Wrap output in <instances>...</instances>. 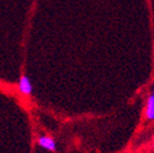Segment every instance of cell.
I'll use <instances>...</instances> for the list:
<instances>
[{
    "instance_id": "cell-1",
    "label": "cell",
    "mask_w": 154,
    "mask_h": 153,
    "mask_svg": "<svg viewBox=\"0 0 154 153\" xmlns=\"http://www.w3.org/2000/svg\"><path fill=\"white\" fill-rule=\"evenodd\" d=\"M37 145L48 152L56 151V141L49 135H39L37 137Z\"/></svg>"
},
{
    "instance_id": "cell-2",
    "label": "cell",
    "mask_w": 154,
    "mask_h": 153,
    "mask_svg": "<svg viewBox=\"0 0 154 153\" xmlns=\"http://www.w3.org/2000/svg\"><path fill=\"white\" fill-rule=\"evenodd\" d=\"M17 89L22 95H25V97H28V95H31L33 93V86H32V82L27 75H23L20 77L18 83H17Z\"/></svg>"
},
{
    "instance_id": "cell-3",
    "label": "cell",
    "mask_w": 154,
    "mask_h": 153,
    "mask_svg": "<svg viewBox=\"0 0 154 153\" xmlns=\"http://www.w3.org/2000/svg\"><path fill=\"white\" fill-rule=\"evenodd\" d=\"M144 118L148 123L154 121V93L149 92L144 104Z\"/></svg>"
},
{
    "instance_id": "cell-4",
    "label": "cell",
    "mask_w": 154,
    "mask_h": 153,
    "mask_svg": "<svg viewBox=\"0 0 154 153\" xmlns=\"http://www.w3.org/2000/svg\"><path fill=\"white\" fill-rule=\"evenodd\" d=\"M150 92H152V93H154V83H153V85H152V87H150Z\"/></svg>"
},
{
    "instance_id": "cell-5",
    "label": "cell",
    "mask_w": 154,
    "mask_h": 153,
    "mask_svg": "<svg viewBox=\"0 0 154 153\" xmlns=\"http://www.w3.org/2000/svg\"><path fill=\"white\" fill-rule=\"evenodd\" d=\"M152 148L154 149V139H153V141H152Z\"/></svg>"
}]
</instances>
